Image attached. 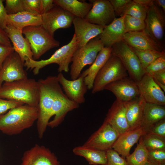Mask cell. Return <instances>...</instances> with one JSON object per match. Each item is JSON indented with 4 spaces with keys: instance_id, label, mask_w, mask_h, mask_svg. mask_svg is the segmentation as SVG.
Instances as JSON below:
<instances>
[{
    "instance_id": "cell-1",
    "label": "cell",
    "mask_w": 165,
    "mask_h": 165,
    "mask_svg": "<svg viewBox=\"0 0 165 165\" xmlns=\"http://www.w3.org/2000/svg\"><path fill=\"white\" fill-rule=\"evenodd\" d=\"M39 98L37 130L38 137L41 139L48 127L51 116V110L56 94L61 86L57 76H50L38 81Z\"/></svg>"
},
{
    "instance_id": "cell-2",
    "label": "cell",
    "mask_w": 165,
    "mask_h": 165,
    "mask_svg": "<svg viewBox=\"0 0 165 165\" xmlns=\"http://www.w3.org/2000/svg\"><path fill=\"white\" fill-rule=\"evenodd\" d=\"M38 117L37 107L24 104L0 115V131L8 135L18 134L31 127Z\"/></svg>"
},
{
    "instance_id": "cell-3",
    "label": "cell",
    "mask_w": 165,
    "mask_h": 165,
    "mask_svg": "<svg viewBox=\"0 0 165 165\" xmlns=\"http://www.w3.org/2000/svg\"><path fill=\"white\" fill-rule=\"evenodd\" d=\"M0 98L37 107L39 98L38 82L34 79L27 78L4 82L0 87Z\"/></svg>"
},
{
    "instance_id": "cell-4",
    "label": "cell",
    "mask_w": 165,
    "mask_h": 165,
    "mask_svg": "<svg viewBox=\"0 0 165 165\" xmlns=\"http://www.w3.org/2000/svg\"><path fill=\"white\" fill-rule=\"evenodd\" d=\"M77 49V42L74 34L68 43L57 50L49 58L39 61L29 59L25 62L24 66L26 67L27 70L33 69L35 75L38 74L40 70L42 68L53 63L58 65L59 73L62 71L68 72L69 70V64L72 62L73 54Z\"/></svg>"
},
{
    "instance_id": "cell-5",
    "label": "cell",
    "mask_w": 165,
    "mask_h": 165,
    "mask_svg": "<svg viewBox=\"0 0 165 165\" xmlns=\"http://www.w3.org/2000/svg\"><path fill=\"white\" fill-rule=\"evenodd\" d=\"M22 34L28 40L33 53V60L38 59L51 49L59 46L55 39L42 25L30 26L24 28Z\"/></svg>"
},
{
    "instance_id": "cell-6",
    "label": "cell",
    "mask_w": 165,
    "mask_h": 165,
    "mask_svg": "<svg viewBox=\"0 0 165 165\" xmlns=\"http://www.w3.org/2000/svg\"><path fill=\"white\" fill-rule=\"evenodd\" d=\"M104 47L98 36L90 40L84 46L77 48L72 59L70 75L72 80L78 78L85 66L91 65L98 53Z\"/></svg>"
},
{
    "instance_id": "cell-7",
    "label": "cell",
    "mask_w": 165,
    "mask_h": 165,
    "mask_svg": "<svg viewBox=\"0 0 165 165\" xmlns=\"http://www.w3.org/2000/svg\"><path fill=\"white\" fill-rule=\"evenodd\" d=\"M128 75L120 59L118 57L111 55L97 75L92 93L95 94L103 90L108 84L128 77Z\"/></svg>"
},
{
    "instance_id": "cell-8",
    "label": "cell",
    "mask_w": 165,
    "mask_h": 165,
    "mask_svg": "<svg viewBox=\"0 0 165 165\" xmlns=\"http://www.w3.org/2000/svg\"><path fill=\"white\" fill-rule=\"evenodd\" d=\"M112 48L111 55L120 59L130 77L135 82L139 81L145 71L131 48L122 40L114 45Z\"/></svg>"
},
{
    "instance_id": "cell-9",
    "label": "cell",
    "mask_w": 165,
    "mask_h": 165,
    "mask_svg": "<svg viewBox=\"0 0 165 165\" xmlns=\"http://www.w3.org/2000/svg\"><path fill=\"white\" fill-rule=\"evenodd\" d=\"M145 22V31L165 50V14L154 3L149 7Z\"/></svg>"
},
{
    "instance_id": "cell-10",
    "label": "cell",
    "mask_w": 165,
    "mask_h": 165,
    "mask_svg": "<svg viewBox=\"0 0 165 165\" xmlns=\"http://www.w3.org/2000/svg\"><path fill=\"white\" fill-rule=\"evenodd\" d=\"M41 16L42 26L53 36L57 30L70 27L75 17L67 10L56 5L50 10L41 15Z\"/></svg>"
},
{
    "instance_id": "cell-11",
    "label": "cell",
    "mask_w": 165,
    "mask_h": 165,
    "mask_svg": "<svg viewBox=\"0 0 165 165\" xmlns=\"http://www.w3.org/2000/svg\"><path fill=\"white\" fill-rule=\"evenodd\" d=\"M92 7L84 18L89 22L105 26L116 18L113 8L108 0H90Z\"/></svg>"
},
{
    "instance_id": "cell-12",
    "label": "cell",
    "mask_w": 165,
    "mask_h": 165,
    "mask_svg": "<svg viewBox=\"0 0 165 165\" xmlns=\"http://www.w3.org/2000/svg\"><path fill=\"white\" fill-rule=\"evenodd\" d=\"M24 64L15 51L8 56L0 69V87L3 82H12L28 78L24 69Z\"/></svg>"
},
{
    "instance_id": "cell-13",
    "label": "cell",
    "mask_w": 165,
    "mask_h": 165,
    "mask_svg": "<svg viewBox=\"0 0 165 165\" xmlns=\"http://www.w3.org/2000/svg\"><path fill=\"white\" fill-rule=\"evenodd\" d=\"M119 135L109 124L104 121L101 126L90 136L83 145L106 151L112 148Z\"/></svg>"
},
{
    "instance_id": "cell-14",
    "label": "cell",
    "mask_w": 165,
    "mask_h": 165,
    "mask_svg": "<svg viewBox=\"0 0 165 165\" xmlns=\"http://www.w3.org/2000/svg\"><path fill=\"white\" fill-rule=\"evenodd\" d=\"M20 165H61L55 154L43 145L35 144L24 153Z\"/></svg>"
},
{
    "instance_id": "cell-15",
    "label": "cell",
    "mask_w": 165,
    "mask_h": 165,
    "mask_svg": "<svg viewBox=\"0 0 165 165\" xmlns=\"http://www.w3.org/2000/svg\"><path fill=\"white\" fill-rule=\"evenodd\" d=\"M136 83L140 96L146 103L164 106V92L150 74L145 73L142 78Z\"/></svg>"
},
{
    "instance_id": "cell-16",
    "label": "cell",
    "mask_w": 165,
    "mask_h": 165,
    "mask_svg": "<svg viewBox=\"0 0 165 165\" xmlns=\"http://www.w3.org/2000/svg\"><path fill=\"white\" fill-rule=\"evenodd\" d=\"M79 106V105L67 97L60 86L56 92L51 110V116L54 117L49 122L48 126L52 128L57 127L63 121L68 112Z\"/></svg>"
},
{
    "instance_id": "cell-17",
    "label": "cell",
    "mask_w": 165,
    "mask_h": 165,
    "mask_svg": "<svg viewBox=\"0 0 165 165\" xmlns=\"http://www.w3.org/2000/svg\"><path fill=\"white\" fill-rule=\"evenodd\" d=\"M57 77L63 90L70 100L79 105L85 102L84 95L88 89L82 75L81 74L76 79L72 80L67 79L61 72Z\"/></svg>"
},
{
    "instance_id": "cell-18",
    "label": "cell",
    "mask_w": 165,
    "mask_h": 165,
    "mask_svg": "<svg viewBox=\"0 0 165 165\" xmlns=\"http://www.w3.org/2000/svg\"><path fill=\"white\" fill-rule=\"evenodd\" d=\"M104 89L111 91L116 99L126 102L140 96L136 82L128 77L109 83Z\"/></svg>"
},
{
    "instance_id": "cell-19",
    "label": "cell",
    "mask_w": 165,
    "mask_h": 165,
    "mask_svg": "<svg viewBox=\"0 0 165 165\" xmlns=\"http://www.w3.org/2000/svg\"><path fill=\"white\" fill-rule=\"evenodd\" d=\"M77 48L84 46L90 40L99 36L105 26L91 23L84 19L75 17L73 21Z\"/></svg>"
},
{
    "instance_id": "cell-20",
    "label": "cell",
    "mask_w": 165,
    "mask_h": 165,
    "mask_svg": "<svg viewBox=\"0 0 165 165\" xmlns=\"http://www.w3.org/2000/svg\"><path fill=\"white\" fill-rule=\"evenodd\" d=\"M13 45L14 51L16 53L22 61L29 59H33V53L28 39L23 36L22 30L10 24H7L4 30Z\"/></svg>"
},
{
    "instance_id": "cell-21",
    "label": "cell",
    "mask_w": 165,
    "mask_h": 165,
    "mask_svg": "<svg viewBox=\"0 0 165 165\" xmlns=\"http://www.w3.org/2000/svg\"><path fill=\"white\" fill-rule=\"evenodd\" d=\"M104 121L119 134L127 131L129 126L124 103L116 99L109 109Z\"/></svg>"
},
{
    "instance_id": "cell-22",
    "label": "cell",
    "mask_w": 165,
    "mask_h": 165,
    "mask_svg": "<svg viewBox=\"0 0 165 165\" xmlns=\"http://www.w3.org/2000/svg\"><path fill=\"white\" fill-rule=\"evenodd\" d=\"M146 133V131L142 127L128 130L119 135L112 148L125 159L130 154L131 147Z\"/></svg>"
},
{
    "instance_id": "cell-23",
    "label": "cell",
    "mask_w": 165,
    "mask_h": 165,
    "mask_svg": "<svg viewBox=\"0 0 165 165\" xmlns=\"http://www.w3.org/2000/svg\"><path fill=\"white\" fill-rule=\"evenodd\" d=\"M123 40L130 47L141 50L165 51L151 37L145 29L126 33Z\"/></svg>"
},
{
    "instance_id": "cell-24",
    "label": "cell",
    "mask_w": 165,
    "mask_h": 165,
    "mask_svg": "<svg viewBox=\"0 0 165 165\" xmlns=\"http://www.w3.org/2000/svg\"><path fill=\"white\" fill-rule=\"evenodd\" d=\"M123 103L129 126L128 130L141 127L143 122L146 102L139 96L131 101Z\"/></svg>"
},
{
    "instance_id": "cell-25",
    "label": "cell",
    "mask_w": 165,
    "mask_h": 165,
    "mask_svg": "<svg viewBox=\"0 0 165 165\" xmlns=\"http://www.w3.org/2000/svg\"><path fill=\"white\" fill-rule=\"evenodd\" d=\"M124 15L116 18L109 24L105 27L98 36L104 47H112L116 43L123 40L126 33L123 24Z\"/></svg>"
},
{
    "instance_id": "cell-26",
    "label": "cell",
    "mask_w": 165,
    "mask_h": 165,
    "mask_svg": "<svg viewBox=\"0 0 165 165\" xmlns=\"http://www.w3.org/2000/svg\"><path fill=\"white\" fill-rule=\"evenodd\" d=\"M112 50V47H104L91 65L81 73L84 77V81L88 90L92 89L97 75L110 57Z\"/></svg>"
},
{
    "instance_id": "cell-27",
    "label": "cell",
    "mask_w": 165,
    "mask_h": 165,
    "mask_svg": "<svg viewBox=\"0 0 165 165\" xmlns=\"http://www.w3.org/2000/svg\"><path fill=\"white\" fill-rule=\"evenodd\" d=\"M6 24L22 30L24 28L27 27L42 25V16L40 14L27 11L14 14H7Z\"/></svg>"
},
{
    "instance_id": "cell-28",
    "label": "cell",
    "mask_w": 165,
    "mask_h": 165,
    "mask_svg": "<svg viewBox=\"0 0 165 165\" xmlns=\"http://www.w3.org/2000/svg\"><path fill=\"white\" fill-rule=\"evenodd\" d=\"M75 155L84 157L91 165H106V151L83 145L75 147L73 149Z\"/></svg>"
},
{
    "instance_id": "cell-29",
    "label": "cell",
    "mask_w": 165,
    "mask_h": 165,
    "mask_svg": "<svg viewBox=\"0 0 165 165\" xmlns=\"http://www.w3.org/2000/svg\"><path fill=\"white\" fill-rule=\"evenodd\" d=\"M54 3L75 17L84 19L92 7V4L77 0H53Z\"/></svg>"
},
{
    "instance_id": "cell-30",
    "label": "cell",
    "mask_w": 165,
    "mask_h": 165,
    "mask_svg": "<svg viewBox=\"0 0 165 165\" xmlns=\"http://www.w3.org/2000/svg\"><path fill=\"white\" fill-rule=\"evenodd\" d=\"M165 119L164 106L146 103L142 125L147 133L156 123Z\"/></svg>"
},
{
    "instance_id": "cell-31",
    "label": "cell",
    "mask_w": 165,
    "mask_h": 165,
    "mask_svg": "<svg viewBox=\"0 0 165 165\" xmlns=\"http://www.w3.org/2000/svg\"><path fill=\"white\" fill-rule=\"evenodd\" d=\"M142 136L134 152L126 157L128 165H144L148 161V151L144 144Z\"/></svg>"
},
{
    "instance_id": "cell-32",
    "label": "cell",
    "mask_w": 165,
    "mask_h": 165,
    "mask_svg": "<svg viewBox=\"0 0 165 165\" xmlns=\"http://www.w3.org/2000/svg\"><path fill=\"white\" fill-rule=\"evenodd\" d=\"M130 47L137 56L142 67L144 70L157 59L165 55V51L161 52L150 50H141Z\"/></svg>"
},
{
    "instance_id": "cell-33",
    "label": "cell",
    "mask_w": 165,
    "mask_h": 165,
    "mask_svg": "<svg viewBox=\"0 0 165 165\" xmlns=\"http://www.w3.org/2000/svg\"><path fill=\"white\" fill-rule=\"evenodd\" d=\"M148 8L131 0L125 8L121 17L127 15L145 20Z\"/></svg>"
},
{
    "instance_id": "cell-34",
    "label": "cell",
    "mask_w": 165,
    "mask_h": 165,
    "mask_svg": "<svg viewBox=\"0 0 165 165\" xmlns=\"http://www.w3.org/2000/svg\"><path fill=\"white\" fill-rule=\"evenodd\" d=\"M148 150H165V138L146 133L142 136Z\"/></svg>"
},
{
    "instance_id": "cell-35",
    "label": "cell",
    "mask_w": 165,
    "mask_h": 165,
    "mask_svg": "<svg viewBox=\"0 0 165 165\" xmlns=\"http://www.w3.org/2000/svg\"><path fill=\"white\" fill-rule=\"evenodd\" d=\"M123 24L126 33L141 31L145 28L144 20L127 15H124Z\"/></svg>"
},
{
    "instance_id": "cell-36",
    "label": "cell",
    "mask_w": 165,
    "mask_h": 165,
    "mask_svg": "<svg viewBox=\"0 0 165 165\" xmlns=\"http://www.w3.org/2000/svg\"><path fill=\"white\" fill-rule=\"evenodd\" d=\"M5 8L8 14L25 11L22 0H6Z\"/></svg>"
},
{
    "instance_id": "cell-37",
    "label": "cell",
    "mask_w": 165,
    "mask_h": 165,
    "mask_svg": "<svg viewBox=\"0 0 165 165\" xmlns=\"http://www.w3.org/2000/svg\"><path fill=\"white\" fill-rule=\"evenodd\" d=\"M106 165H128L126 160L112 148L106 151Z\"/></svg>"
},
{
    "instance_id": "cell-38",
    "label": "cell",
    "mask_w": 165,
    "mask_h": 165,
    "mask_svg": "<svg viewBox=\"0 0 165 165\" xmlns=\"http://www.w3.org/2000/svg\"><path fill=\"white\" fill-rule=\"evenodd\" d=\"M148 151V161L158 165L165 163V150Z\"/></svg>"
},
{
    "instance_id": "cell-39",
    "label": "cell",
    "mask_w": 165,
    "mask_h": 165,
    "mask_svg": "<svg viewBox=\"0 0 165 165\" xmlns=\"http://www.w3.org/2000/svg\"><path fill=\"white\" fill-rule=\"evenodd\" d=\"M165 69V55L156 60L145 69V73L150 74Z\"/></svg>"
},
{
    "instance_id": "cell-40",
    "label": "cell",
    "mask_w": 165,
    "mask_h": 165,
    "mask_svg": "<svg viewBox=\"0 0 165 165\" xmlns=\"http://www.w3.org/2000/svg\"><path fill=\"white\" fill-rule=\"evenodd\" d=\"M24 104L19 101L0 98V115L4 114L8 110Z\"/></svg>"
},
{
    "instance_id": "cell-41",
    "label": "cell",
    "mask_w": 165,
    "mask_h": 165,
    "mask_svg": "<svg viewBox=\"0 0 165 165\" xmlns=\"http://www.w3.org/2000/svg\"><path fill=\"white\" fill-rule=\"evenodd\" d=\"M25 11L40 14L41 0H22Z\"/></svg>"
},
{
    "instance_id": "cell-42",
    "label": "cell",
    "mask_w": 165,
    "mask_h": 165,
    "mask_svg": "<svg viewBox=\"0 0 165 165\" xmlns=\"http://www.w3.org/2000/svg\"><path fill=\"white\" fill-rule=\"evenodd\" d=\"M116 18L121 17V15L127 4L131 0H109Z\"/></svg>"
},
{
    "instance_id": "cell-43",
    "label": "cell",
    "mask_w": 165,
    "mask_h": 165,
    "mask_svg": "<svg viewBox=\"0 0 165 165\" xmlns=\"http://www.w3.org/2000/svg\"><path fill=\"white\" fill-rule=\"evenodd\" d=\"M147 133L165 138V119H162L155 123Z\"/></svg>"
},
{
    "instance_id": "cell-44",
    "label": "cell",
    "mask_w": 165,
    "mask_h": 165,
    "mask_svg": "<svg viewBox=\"0 0 165 165\" xmlns=\"http://www.w3.org/2000/svg\"><path fill=\"white\" fill-rule=\"evenodd\" d=\"M150 75L152 77L164 92H165V69L153 73Z\"/></svg>"
},
{
    "instance_id": "cell-45",
    "label": "cell",
    "mask_w": 165,
    "mask_h": 165,
    "mask_svg": "<svg viewBox=\"0 0 165 165\" xmlns=\"http://www.w3.org/2000/svg\"><path fill=\"white\" fill-rule=\"evenodd\" d=\"M14 51L12 46L0 45V69L6 57Z\"/></svg>"
},
{
    "instance_id": "cell-46",
    "label": "cell",
    "mask_w": 165,
    "mask_h": 165,
    "mask_svg": "<svg viewBox=\"0 0 165 165\" xmlns=\"http://www.w3.org/2000/svg\"><path fill=\"white\" fill-rule=\"evenodd\" d=\"M55 6L53 0H41L40 14L41 15L48 12Z\"/></svg>"
},
{
    "instance_id": "cell-47",
    "label": "cell",
    "mask_w": 165,
    "mask_h": 165,
    "mask_svg": "<svg viewBox=\"0 0 165 165\" xmlns=\"http://www.w3.org/2000/svg\"><path fill=\"white\" fill-rule=\"evenodd\" d=\"M3 2V0H0V27L4 30L7 25L6 17L8 14Z\"/></svg>"
},
{
    "instance_id": "cell-48",
    "label": "cell",
    "mask_w": 165,
    "mask_h": 165,
    "mask_svg": "<svg viewBox=\"0 0 165 165\" xmlns=\"http://www.w3.org/2000/svg\"><path fill=\"white\" fill-rule=\"evenodd\" d=\"M0 45L12 46L11 41L4 30L0 27Z\"/></svg>"
},
{
    "instance_id": "cell-49",
    "label": "cell",
    "mask_w": 165,
    "mask_h": 165,
    "mask_svg": "<svg viewBox=\"0 0 165 165\" xmlns=\"http://www.w3.org/2000/svg\"><path fill=\"white\" fill-rule=\"evenodd\" d=\"M153 3L165 14V0H153Z\"/></svg>"
},
{
    "instance_id": "cell-50",
    "label": "cell",
    "mask_w": 165,
    "mask_h": 165,
    "mask_svg": "<svg viewBox=\"0 0 165 165\" xmlns=\"http://www.w3.org/2000/svg\"><path fill=\"white\" fill-rule=\"evenodd\" d=\"M134 2L149 7L153 4V0H133Z\"/></svg>"
},
{
    "instance_id": "cell-51",
    "label": "cell",
    "mask_w": 165,
    "mask_h": 165,
    "mask_svg": "<svg viewBox=\"0 0 165 165\" xmlns=\"http://www.w3.org/2000/svg\"><path fill=\"white\" fill-rule=\"evenodd\" d=\"M144 165H158L154 164L151 163L149 162L148 161H147L144 164Z\"/></svg>"
},
{
    "instance_id": "cell-52",
    "label": "cell",
    "mask_w": 165,
    "mask_h": 165,
    "mask_svg": "<svg viewBox=\"0 0 165 165\" xmlns=\"http://www.w3.org/2000/svg\"><path fill=\"white\" fill-rule=\"evenodd\" d=\"M159 165H165V163H162L160 164Z\"/></svg>"
}]
</instances>
